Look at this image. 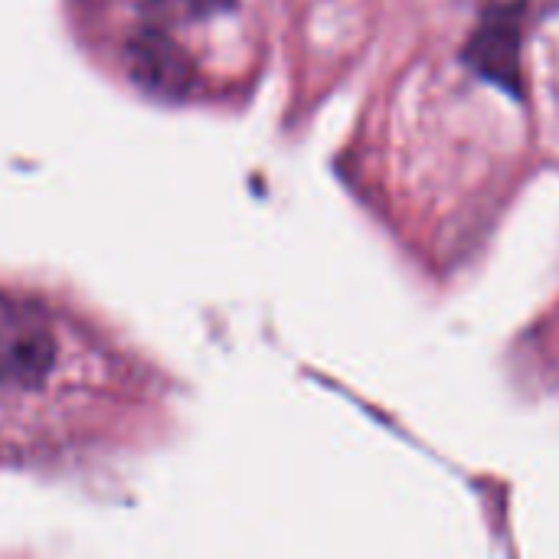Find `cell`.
Returning a JSON list of instances; mask_svg holds the SVG:
<instances>
[{
    "instance_id": "obj_2",
    "label": "cell",
    "mask_w": 559,
    "mask_h": 559,
    "mask_svg": "<svg viewBox=\"0 0 559 559\" xmlns=\"http://www.w3.org/2000/svg\"><path fill=\"white\" fill-rule=\"evenodd\" d=\"M521 46H524V0L495 3L481 13L462 56L468 69L495 82L498 88L521 95Z\"/></svg>"
},
{
    "instance_id": "obj_1",
    "label": "cell",
    "mask_w": 559,
    "mask_h": 559,
    "mask_svg": "<svg viewBox=\"0 0 559 559\" xmlns=\"http://www.w3.org/2000/svg\"><path fill=\"white\" fill-rule=\"evenodd\" d=\"M52 360L49 321L36 308L0 295V386H36L49 377Z\"/></svg>"
},
{
    "instance_id": "obj_3",
    "label": "cell",
    "mask_w": 559,
    "mask_h": 559,
    "mask_svg": "<svg viewBox=\"0 0 559 559\" xmlns=\"http://www.w3.org/2000/svg\"><path fill=\"white\" fill-rule=\"evenodd\" d=\"M134 72L138 79L154 88V92H167V95H183L193 82V62L190 56L167 39L164 33H144L134 49Z\"/></svg>"
},
{
    "instance_id": "obj_4",
    "label": "cell",
    "mask_w": 559,
    "mask_h": 559,
    "mask_svg": "<svg viewBox=\"0 0 559 559\" xmlns=\"http://www.w3.org/2000/svg\"><path fill=\"white\" fill-rule=\"evenodd\" d=\"M164 3H167L177 16H183V20H203V16L233 10L236 0H164Z\"/></svg>"
}]
</instances>
